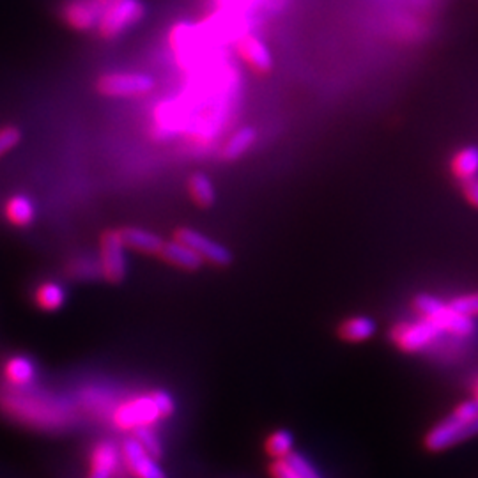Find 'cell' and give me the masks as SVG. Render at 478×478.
Wrapping results in <instances>:
<instances>
[{
    "label": "cell",
    "instance_id": "6da1fadb",
    "mask_svg": "<svg viewBox=\"0 0 478 478\" xmlns=\"http://www.w3.org/2000/svg\"><path fill=\"white\" fill-rule=\"evenodd\" d=\"M413 307L420 313V317H425L432 324H436L443 335L466 340L477 334L475 319L459 313L457 310L451 309L449 302H443L432 294L422 292L415 296Z\"/></svg>",
    "mask_w": 478,
    "mask_h": 478
},
{
    "label": "cell",
    "instance_id": "7a4b0ae2",
    "mask_svg": "<svg viewBox=\"0 0 478 478\" xmlns=\"http://www.w3.org/2000/svg\"><path fill=\"white\" fill-rule=\"evenodd\" d=\"M441 337H443L441 330L425 317H420L417 321L398 323L390 332V338L395 345L408 355L429 353Z\"/></svg>",
    "mask_w": 478,
    "mask_h": 478
},
{
    "label": "cell",
    "instance_id": "3957f363",
    "mask_svg": "<svg viewBox=\"0 0 478 478\" xmlns=\"http://www.w3.org/2000/svg\"><path fill=\"white\" fill-rule=\"evenodd\" d=\"M113 425L121 430H135L141 427H153L162 420V415L153 400V397H133L113 408Z\"/></svg>",
    "mask_w": 478,
    "mask_h": 478
},
{
    "label": "cell",
    "instance_id": "277c9868",
    "mask_svg": "<svg viewBox=\"0 0 478 478\" xmlns=\"http://www.w3.org/2000/svg\"><path fill=\"white\" fill-rule=\"evenodd\" d=\"M143 15H145V7L141 0H115L105 9L98 24V30L103 37L111 39L122 34L124 30L137 26L143 18Z\"/></svg>",
    "mask_w": 478,
    "mask_h": 478
},
{
    "label": "cell",
    "instance_id": "5b68a950",
    "mask_svg": "<svg viewBox=\"0 0 478 478\" xmlns=\"http://www.w3.org/2000/svg\"><path fill=\"white\" fill-rule=\"evenodd\" d=\"M101 273L112 283L126 279L128 260H126V247L121 239L119 230H107L101 236Z\"/></svg>",
    "mask_w": 478,
    "mask_h": 478
},
{
    "label": "cell",
    "instance_id": "8992f818",
    "mask_svg": "<svg viewBox=\"0 0 478 478\" xmlns=\"http://www.w3.org/2000/svg\"><path fill=\"white\" fill-rule=\"evenodd\" d=\"M154 89V79L145 73H109L98 80L105 96H142Z\"/></svg>",
    "mask_w": 478,
    "mask_h": 478
},
{
    "label": "cell",
    "instance_id": "52a82bcc",
    "mask_svg": "<svg viewBox=\"0 0 478 478\" xmlns=\"http://www.w3.org/2000/svg\"><path fill=\"white\" fill-rule=\"evenodd\" d=\"M175 239L185 243L186 247H190L194 252L200 255L202 260H207V262L217 264V266H227V264L232 262V253L228 249H226L218 241L209 239L206 234H202L198 230L188 228V227L177 228Z\"/></svg>",
    "mask_w": 478,
    "mask_h": 478
},
{
    "label": "cell",
    "instance_id": "ba28073f",
    "mask_svg": "<svg viewBox=\"0 0 478 478\" xmlns=\"http://www.w3.org/2000/svg\"><path fill=\"white\" fill-rule=\"evenodd\" d=\"M121 457L128 472L135 478H167L156 459L143 451L135 438H128L122 443Z\"/></svg>",
    "mask_w": 478,
    "mask_h": 478
},
{
    "label": "cell",
    "instance_id": "9c48e42d",
    "mask_svg": "<svg viewBox=\"0 0 478 478\" xmlns=\"http://www.w3.org/2000/svg\"><path fill=\"white\" fill-rule=\"evenodd\" d=\"M105 7L98 0H69L64 5L62 16L69 27L89 30L98 27Z\"/></svg>",
    "mask_w": 478,
    "mask_h": 478
},
{
    "label": "cell",
    "instance_id": "30bf717a",
    "mask_svg": "<svg viewBox=\"0 0 478 478\" xmlns=\"http://www.w3.org/2000/svg\"><path fill=\"white\" fill-rule=\"evenodd\" d=\"M238 54L241 58L259 73H268L273 68V57L270 48L266 47V43L262 39H259L257 36L247 34L243 37H239L238 45Z\"/></svg>",
    "mask_w": 478,
    "mask_h": 478
},
{
    "label": "cell",
    "instance_id": "8fae6325",
    "mask_svg": "<svg viewBox=\"0 0 478 478\" xmlns=\"http://www.w3.org/2000/svg\"><path fill=\"white\" fill-rule=\"evenodd\" d=\"M119 451L112 441H101L90 453L89 478H113L119 468Z\"/></svg>",
    "mask_w": 478,
    "mask_h": 478
},
{
    "label": "cell",
    "instance_id": "7c38bea8",
    "mask_svg": "<svg viewBox=\"0 0 478 478\" xmlns=\"http://www.w3.org/2000/svg\"><path fill=\"white\" fill-rule=\"evenodd\" d=\"M119 234L126 249L142 253H160L165 243L158 234L141 227H124L119 230Z\"/></svg>",
    "mask_w": 478,
    "mask_h": 478
},
{
    "label": "cell",
    "instance_id": "4fadbf2b",
    "mask_svg": "<svg viewBox=\"0 0 478 478\" xmlns=\"http://www.w3.org/2000/svg\"><path fill=\"white\" fill-rule=\"evenodd\" d=\"M162 259H165L170 264L177 266V268H183V270H188V271H196L200 266H202V259L200 255L194 252L190 247H186L185 243L177 241L174 238V241H167L164 243L162 250L158 253Z\"/></svg>",
    "mask_w": 478,
    "mask_h": 478
},
{
    "label": "cell",
    "instance_id": "5bb4252c",
    "mask_svg": "<svg viewBox=\"0 0 478 478\" xmlns=\"http://www.w3.org/2000/svg\"><path fill=\"white\" fill-rule=\"evenodd\" d=\"M451 175L462 183L478 175V145H464L461 147L451 160Z\"/></svg>",
    "mask_w": 478,
    "mask_h": 478
},
{
    "label": "cell",
    "instance_id": "9a60e30c",
    "mask_svg": "<svg viewBox=\"0 0 478 478\" xmlns=\"http://www.w3.org/2000/svg\"><path fill=\"white\" fill-rule=\"evenodd\" d=\"M377 324L374 319L366 317V315H355L345 319L340 328H338V335L347 342H366L368 338L376 335Z\"/></svg>",
    "mask_w": 478,
    "mask_h": 478
},
{
    "label": "cell",
    "instance_id": "2e32d148",
    "mask_svg": "<svg viewBox=\"0 0 478 478\" xmlns=\"http://www.w3.org/2000/svg\"><path fill=\"white\" fill-rule=\"evenodd\" d=\"M5 218L11 226L28 227L36 218L34 202L27 196H15L5 202Z\"/></svg>",
    "mask_w": 478,
    "mask_h": 478
},
{
    "label": "cell",
    "instance_id": "e0dca14e",
    "mask_svg": "<svg viewBox=\"0 0 478 478\" xmlns=\"http://www.w3.org/2000/svg\"><path fill=\"white\" fill-rule=\"evenodd\" d=\"M4 376L13 387H27L36 377V366L26 356H13L4 366Z\"/></svg>",
    "mask_w": 478,
    "mask_h": 478
},
{
    "label": "cell",
    "instance_id": "ac0fdd59",
    "mask_svg": "<svg viewBox=\"0 0 478 478\" xmlns=\"http://www.w3.org/2000/svg\"><path fill=\"white\" fill-rule=\"evenodd\" d=\"M34 300L39 309L54 312L66 303V289L57 281H45L36 289Z\"/></svg>",
    "mask_w": 478,
    "mask_h": 478
},
{
    "label": "cell",
    "instance_id": "d6986e66",
    "mask_svg": "<svg viewBox=\"0 0 478 478\" xmlns=\"http://www.w3.org/2000/svg\"><path fill=\"white\" fill-rule=\"evenodd\" d=\"M188 190H190L192 198L196 200V204H198L200 207H209L217 200L215 186H213L211 179L206 174H202V172H196V174L190 175Z\"/></svg>",
    "mask_w": 478,
    "mask_h": 478
},
{
    "label": "cell",
    "instance_id": "ffe728a7",
    "mask_svg": "<svg viewBox=\"0 0 478 478\" xmlns=\"http://www.w3.org/2000/svg\"><path fill=\"white\" fill-rule=\"evenodd\" d=\"M257 141V133L253 128H241L236 133L230 135V139L227 141L222 151L224 160H238L241 158L250 147L253 142Z\"/></svg>",
    "mask_w": 478,
    "mask_h": 478
},
{
    "label": "cell",
    "instance_id": "44dd1931",
    "mask_svg": "<svg viewBox=\"0 0 478 478\" xmlns=\"http://www.w3.org/2000/svg\"><path fill=\"white\" fill-rule=\"evenodd\" d=\"M292 447H294L292 434L285 429L275 430L266 441V451L275 459H285L292 451Z\"/></svg>",
    "mask_w": 478,
    "mask_h": 478
},
{
    "label": "cell",
    "instance_id": "7402d4cb",
    "mask_svg": "<svg viewBox=\"0 0 478 478\" xmlns=\"http://www.w3.org/2000/svg\"><path fill=\"white\" fill-rule=\"evenodd\" d=\"M133 438L141 443L142 449L151 453L154 459H158L162 455V443L160 438L156 436V432L151 427H141L133 430Z\"/></svg>",
    "mask_w": 478,
    "mask_h": 478
},
{
    "label": "cell",
    "instance_id": "603a6c76",
    "mask_svg": "<svg viewBox=\"0 0 478 478\" xmlns=\"http://www.w3.org/2000/svg\"><path fill=\"white\" fill-rule=\"evenodd\" d=\"M451 307L453 310H457L459 313L466 315V317H472V319H477L478 317V291L475 292H466V294H459L455 298H451Z\"/></svg>",
    "mask_w": 478,
    "mask_h": 478
},
{
    "label": "cell",
    "instance_id": "cb8c5ba5",
    "mask_svg": "<svg viewBox=\"0 0 478 478\" xmlns=\"http://www.w3.org/2000/svg\"><path fill=\"white\" fill-rule=\"evenodd\" d=\"M285 461H287L289 466L300 475V478H321L319 472L310 464L309 461H307L303 455L296 453V451H291V453L285 457Z\"/></svg>",
    "mask_w": 478,
    "mask_h": 478
},
{
    "label": "cell",
    "instance_id": "d4e9b609",
    "mask_svg": "<svg viewBox=\"0 0 478 478\" xmlns=\"http://www.w3.org/2000/svg\"><path fill=\"white\" fill-rule=\"evenodd\" d=\"M22 141V132L15 126L0 128V158L7 154L13 147H16Z\"/></svg>",
    "mask_w": 478,
    "mask_h": 478
},
{
    "label": "cell",
    "instance_id": "484cf974",
    "mask_svg": "<svg viewBox=\"0 0 478 478\" xmlns=\"http://www.w3.org/2000/svg\"><path fill=\"white\" fill-rule=\"evenodd\" d=\"M151 397H153V400H154V404H156V408H158V411L162 415V420L172 417V413H174V398L167 392H164V390L153 392Z\"/></svg>",
    "mask_w": 478,
    "mask_h": 478
},
{
    "label": "cell",
    "instance_id": "4316f807",
    "mask_svg": "<svg viewBox=\"0 0 478 478\" xmlns=\"http://www.w3.org/2000/svg\"><path fill=\"white\" fill-rule=\"evenodd\" d=\"M461 190H462V196L466 198V202L478 209V175L468 179V181H462Z\"/></svg>",
    "mask_w": 478,
    "mask_h": 478
},
{
    "label": "cell",
    "instance_id": "83f0119b",
    "mask_svg": "<svg viewBox=\"0 0 478 478\" xmlns=\"http://www.w3.org/2000/svg\"><path fill=\"white\" fill-rule=\"evenodd\" d=\"M270 473L273 478H300L285 459H277L270 468Z\"/></svg>",
    "mask_w": 478,
    "mask_h": 478
},
{
    "label": "cell",
    "instance_id": "f1b7e54d",
    "mask_svg": "<svg viewBox=\"0 0 478 478\" xmlns=\"http://www.w3.org/2000/svg\"><path fill=\"white\" fill-rule=\"evenodd\" d=\"M98 2H100V4H101V5H103V7H105V9H107V7H109V5H111V4H113V2H115V0H98Z\"/></svg>",
    "mask_w": 478,
    "mask_h": 478
}]
</instances>
